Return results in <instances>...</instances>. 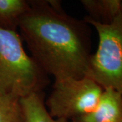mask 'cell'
I'll list each match as a JSON object with an SVG mask.
<instances>
[{"label":"cell","instance_id":"cell-2","mask_svg":"<svg viewBox=\"0 0 122 122\" xmlns=\"http://www.w3.org/2000/svg\"><path fill=\"white\" fill-rule=\"evenodd\" d=\"M46 73L23 48L16 30L0 26V94L21 99L41 93Z\"/></svg>","mask_w":122,"mask_h":122},{"label":"cell","instance_id":"cell-5","mask_svg":"<svg viewBox=\"0 0 122 122\" xmlns=\"http://www.w3.org/2000/svg\"><path fill=\"white\" fill-rule=\"evenodd\" d=\"M71 122H122V94L112 88L104 89L95 109Z\"/></svg>","mask_w":122,"mask_h":122},{"label":"cell","instance_id":"cell-6","mask_svg":"<svg viewBox=\"0 0 122 122\" xmlns=\"http://www.w3.org/2000/svg\"><path fill=\"white\" fill-rule=\"evenodd\" d=\"M87 17L100 24H110L121 13V0H83Z\"/></svg>","mask_w":122,"mask_h":122},{"label":"cell","instance_id":"cell-8","mask_svg":"<svg viewBox=\"0 0 122 122\" xmlns=\"http://www.w3.org/2000/svg\"><path fill=\"white\" fill-rule=\"evenodd\" d=\"M30 10L29 1L25 0H0V26L16 30L20 20Z\"/></svg>","mask_w":122,"mask_h":122},{"label":"cell","instance_id":"cell-9","mask_svg":"<svg viewBox=\"0 0 122 122\" xmlns=\"http://www.w3.org/2000/svg\"><path fill=\"white\" fill-rule=\"evenodd\" d=\"M0 122H25L20 99L0 94Z\"/></svg>","mask_w":122,"mask_h":122},{"label":"cell","instance_id":"cell-7","mask_svg":"<svg viewBox=\"0 0 122 122\" xmlns=\"http://www.w3.org/2000/svg\"><path fill=\"white\" fill-rule=\"evenodd\" d=\"M25 122H69L55 119L48 113L41 93H35L20 99Z\"/></svg>","mask_w":122,"mask_h":122},{"label":"cell","instance_id":"cell-1","mask_svg":"<svg viewBox=\"0 0 122 122\" xmlns=\"http://www.w3.org/2000/svg\"><path fill=\"white\" fill-rule=\"evenodd\" d=\"M57 2L29 1L30 10L18 28L46 74L55 79L83 78L92 56L87 23L62 12Z\"/></svg>","mask_w":122,"mask_h":122},{"label":"cell","instance_id":"cell-3","mask_svg":"<svg viewBox=\"0 0 122 122\" xmlns=\"http://www.w3.org/2000/svg\"><path fill=\"white\" fill-rule=\"evenodd\" d=\"M83 21L94 27L98 37L92 54L87 77L103 89L112 88L122 94V13L110 24H100L86 16Z\"/></svg>","mask_w":122,"mask_h":122},{"label":"cell","instance_id":"cell-10","mask_svg":"<svg viewBox=\"0 0 122 122\" xmlns=\"http://www.w3.org/2000/svg\"><path fill=\"white\" fill-rule=\"evenodd\" d=\"M121 12L122 13V4H121Z\"/></svg>","mask_w":122,"mask_h":122},{"label":"cell","instance_id":"cell-4","mask_svg":"<svg viewBox=\"0 0 122 122\" xmlns=\"http://www.w3.org/2000/svg\"><path fill=\"white\" fill-rule=\"evenodd\" d=\"M103 90L87 77L55 79L46 109L52 117L71 121L95 109Z\"/></svg>","mask_w":122,"mask_h":122}]
</instances>
